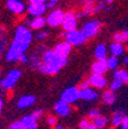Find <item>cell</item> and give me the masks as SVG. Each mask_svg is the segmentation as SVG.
<instances>
[{
    "instance_id": "obj_1",
    "label": "cell",
    "mask_w": 128,
    "mask_h": 129,
    "mask_svg": "<svg viewBox=\"0 0 128 129\" xmlns=\"http://www.w3.org/2000/svg\"><path fill=\"white\" fill-rule=\"evenodd\" d=\"M34 39L31 30L25 25H19L15 29L13 39L8 46V50L5 54V59L7 62H19L20 56L25 54L28 48L30 47Z\"/></svg>"
},
{
    "instance_id": "obj_2",
    "label": "cell",
    "mask_w": 128,
    "mask_h": 129,
    "mask_svg": "<svg viewBox=\"0 0 128 129\" xmlns=\"http://www.w3.org/2000/svg\"><path fill=\"white\" fill-rule=\"evenodd\" d=\"M23 72L20 68H12L9 72L1 78L0 82V88L3 91H11L15 88V85L17 84L20 80H21Z\"/></svg>"
},
{
    "instance_id": "obj_3",
    "label": "cell",
    "mask_w": 128,
    "mask_h": 129,
    "mask_svg": "<svg viewBox=\"0 0 128 129\" xmlns=\"http://www.w3.org/2000/svg\"><path fill=\"white\" fill-rule=\"evenodd\" d=\"M62 37L65 38L66 42H68L69 44H72L73 46H79L83 45L87 42L88 38L85 37V35L82 32V30H72V31H65L62 34Z\"/></svg>"
},
{
    "instance_id": "obj_4",
    "label": "cell",
    "mask_w": 128,
    "mask_h": 129,
    "mask_svg": "<svg viewBox=\"0 0 128 129\" xmlns=\"http://www.w3.org/2000/svg\"><path fill=\"white\" fill-rule=\"evenodd\" d=\"M82 32L85 35V37L90 39V38L96 37L101 30V22L99 20H90V21L85 22L81 28Z\"/></svg>"
},
{
    "instance_id": "obj_5",
    "label": "cell",
    "mask_w": 128,
    "mask_h": 129,
    "mask_svg": "<svg viewBox=\"0 0 128 129\" xmlns=\"http://www.w3.org/2000/svg\"><path fill=\"white\" fill-rule=\"evenodd\" d=\"M80 92H81L80 86H68V88H66L64 91L61 92L60 99L68 103V104H70V105L75 104L79 99H81Z\"/></svg>"
},
{
    "instance_id": "obj_6",
    "label": "cell",
    "mask_w": 128,
    "mask_h": 129,
    "mask_svg": "<svg viewBox=\"0 0 128 129\" xmlns=\"http://www.w3.org/2000/svg\"><path fill=\"white\" fill-rule=\"evenodd\" d=\"M65 17V13L61 9H52V11L48 13L47 17V25L51 28H58L62 24Z\"/></svg>"
},
{
    "instance_id": "obj_7",
    "label": "cell",
    "mask_w": 128,
    "mask_h": 129,
    "mask_svg": "<svg viewBox=\"0 0 128 129\" xmlns=\"http://www.w3.org/2000/svg\"><path fill=\"white\" fill-rule=\"evenodd\" d=\"M78 16H76V13L69 11L65 13V17L64 21H62L61 27L64 29V31H72V30H75L76 27H78Z\"/></svg>"
},
{
    "instance_id": "obj_8",
    "label": "cell",
    "mask_w": 128,
    "mask_h": 129,
    "mask_svg": "<svg viewBox=\"0 0 128 129\" xmlns=\"http://www.w3.org/2000/svg\"><path fill=\"white\" fill-rule=\"evenodd\" d=\"M89 82H90V85L92 88L97 89V90H103L109 85V81L105 77L104 75H99V74H93L91 73L88 77Z\"/></svg>"
},
{
    "instance_id": "obj_9",
    "label": "cell",
    "mask_w": 128,
    "mask_h": 129,
    "mask_svg": "<svg viewBox=\"0 0 128 129\" xmlns=\"http://www.w3.org/2000/svg\"><path fill=\"white\" fill-rule=\"evenodd\" d=\"M53 111L58 116H61V118H66L72 113V106L70 104L64 102V100H58V102L54 104Z\"/></svg>"
},
{
    "instance_id": "obj_10",
    "label": "cell",
    "mask_w": 128,
    "mask_h": 129,
    "mask_svg": "<svg viewBox=\"0 0 128 129\" xmlns=\"http://www.w3.org/2000/svg\"><path fill=\"white\" fill-rule=\"evenodd\" d=\"M6 8L15 15H21L25 11V5L21 0H7L6 1Z\"/></svg>"
},
{
    "instance_id": "obj_11",
    "label": "cell",
    "mask_w": 128,
    "mask_h": 129,
    "mask_svg": "<svg viewBox=\"0 0 128 129\" xmlns=\"http://www.w3.org/2000/svg\"><path fill=\"white\" fill-rule=\"evenodd\" d=\"M80 97L81 99L84 100V102H96L99 98V92L97 91V89L89 86V88L85 89H81Z\"/></svg>"
},
{
    "instance_id": "obj_12",
    "label": "cell",
    "mask_w": 128,
    "mask_h": 129,
    "mask_svg": "<svg viewBox=\"0 0 128 129\" xmlns=\"http://www.w3.org/2000/svg\"><path fill=\"white\" fill-rule=\"evenodd\" d=\"M72 44H69L68 42L64 40V42H60V43L56 44V46L53 47V51L56 52V54H58L59 56H62V58H68V55L72 52Z\"/></svg>"
},
{
    "instance_id": "obj_13",
    "label": "cell",
    "mask_w": 128,
    "mask_h": 129,
    "mask_svg": "<svg viewBox=\"0 0 128 129\" xmlns=\"http://www.w3.org/2000/svg\"><path fill=\"white\" fill-rule=\"evenodd\" d=\"M47 9L48 8H47V6H46V4H30V5L27 7L28 14L31 15L32 17L43 16Z\"/></svg>"
},
{
    "instance_id": "obj_14",
    "label": "cell",
    "mask_w": 128,
    "mask_h": 129,
    "mask_svg": "<svg viewBox=\"0 0 128 129\" xmlns=\"http://www.w3.org/2000/svg\"><path fill=\"white\" fill-rule=\"evenodd\" d=\"M36 98L34 94H24V96H21L16 102V106L20 110H25V108L31 107L32 105L36 103Z\"/></svg>"
},
{
    "instance_id": "obj_15",
    "label": "cell",
    "mask_w": 128,
    "mask_h": 129,
    "mask_svg": "<svg viewBox=\"0 0 128 129\" xmlns=\"http://www.w3.org/2000/svg\"><path fill=\"white\" fill-rule=\"evenodd\" d=\"M109 69L107 66L106 59H101V60H96L91 64V73L93 74H99V75H105Z\"/></svg>"
},
{
    "instance_id": "obj_16",
    "label": "cell",
    "mask_w": 128,
    "mask_h": 129,
    "mask_svg": "<svg viewBox=\"0 0 128 129\" xmlns=\"http://www.w3.org/2000/svg\"><path fill=\"white\" fill-rule=\"evenodd\" d=\"M126 114L122 110H117L112 113V116H111V124H112L113 128H118V127H121L123 120L126 119Z\"/></svg>"
},
{
    "instance_id": "obj_17",
    "label": "cell",
    "mask_w": 128,
    "mask_h": 129,
    "mask_svg": "<svg viewBox=\"0 0 128 129\" xmlns=\"http://www.w3.org/2000/svg\"><path fill=\"white\" fill-rule=\"evenodd\" d=\"M23 129H38V120L35 119L31 114H27L21 119Z\"/></svg>"
},
{
    "instance_id": "obj_18",
    "label": "cell",
    "mask_w": 128,
    "mask_h": 129,
    "mask_svg": "<svg viewBox=\"0 0 128 129\" xmlns=\"http://www.w3.org/2000/svg\"><path fill=\"white\" fill-rule=\"evenodd\" d=\"M100 97H101V102L104 103L105 105H113L117 102V93H115V91L111 90V89L105 90L101 93Z\"/></svg>"
},
{
    "instance_id": "obj_19",
    "label": "cell",
    "mask_w": 128,
    "mask_h": 129,
    "mask_svg": "<svg viewBox=\"0 0 128 129\" xmlns=\"http://www.w3.org/2000/svg\"><path fill=\"white\" fill-rule=\"evenodd\" d=\"M47 24V20L44 16H36L32 20H30V29L34 30H40Z\"/></svg>"
},
{
    "instance_id": "obj_20",
    "label": "cell",
    "mask_w": 128,
    "mask_h": 129,
    "mask_svg": "<svg viewBox=\"0 0 128 129\" xmlns=\"http://www.w3.org/2000/svg\"><path fill=\"white\" fill-rule=\"evenodd\" d=\"M109 50H110L111 55L118 56V58L121 56L123 53H125V46H123V44L122 43H118V42H113L112 44H110Z\"/></svg>"
},
{
    "instance_id": "obj_21",
    "label": "cell",
    "mask_w": 128,
    "mask_h": 129,
    "mask_svg": "<svg viewBox=\"0 0 128 129\" xmlns=\"http://www.w3.org/2000/svg\"><path fill=\"white\" fill-rule=\"evenodd\" d=\"M113 80L117 81V82H120L122 84L128 83V72L127 69H123V68H118L114 70L113 73Z\"/></svg>"
},
{
    "instance_id": "obj_22",
    "label": "cell",
    "mask_w": 128,
    "mask_h": 129,
    "mask_svg": "<svg viewBox=\"0 0 128 129\" xmlns=\"http://www.w3.org/2000/svg\"><path fill=\"white\" fill-rule=\"evenodd\" d=\"M43 62V59H42V55H40L39 53H37V52H34V53L30 55V59H29V66L30 68H31L32 70H37L39 69L40 64H42Z\"/></svg>"
},
{
    "instance_id": "obj_23",
    "label": "cell",
    "mask_w": 128,
    "mask_h": 129,
    "mask_svg": "<svg viewBox=\"0 0 128 129\" xmlns=\"http://www.w3.org/2000/svg\"><path fill=\"white\" fill-rule=\"evenodd\" d=\"M93 56L96 58V60L107 59V47H106V45L103 44V43H99L98 45L95 47Z\"/></svg>"
},
{
    "instance_id": "obj_24",
    "label": "cell",
    "mask_w": 128,
    "mask_h": 129,
    "mask_svg": "<svg viewBox=\"0 0 128 129\" xmlns=\"http://www.w3.org/2000/svg\"><path fill=\"white\" fill-rule=\"evenodd\" d=\"M92 123L98 129H105L107 127V124L111 123V118H109V116H106V115H101L100 114V115L97 116L96 119H93Z\"/></svg>"
},
{
    "instance_id": "obj_25",
    "label": "cell",
    "mask_w": 128,
    "mask_h": 129,
    "mask_svg": "<svg viewBox=\"0 0 128 129\" xmlns=\"http://www.w3.org/2000/svg\"><path fill=\"white\" fill-rule=\"evenodd\" d=\"M113 40L118 42V43H128V29L121 30V31H118L113 35Z\"/></svg>"
},
{
    "instance_id": "obj_26",
    "label": "cell",
    "mask_w": 128,
    "mask_h": 129,
    "mask_svg": "<svg viewBox=\"0 0 128 129\" xmlns=\"http://www.w3.org/2000/svg\"><path fill=\"white\" fill-rule=\"evenodd\" d=\"M106 61H107V66H109V69H111V70H115V69H118V67H119V58L118 56H114V55H111V56H109L106 59Z\"/></svg>"
},
{
    "instance_id": "obj_27",
    "label": "cell",
    "mask_w": 128,
    "mask_h": 129,
    "mask_svg": "<svg viewBox=\"0 0 128 129\" xmlns=\"http://www.w3.org/2000/svg\"><path fill=\"white\" fill-rule=\"evenodd\" d=\"M106 1H103V0H99V1H97L96 4H95V11H93V14H97L99 13V12L101 11H105L106 9Z\"/></svg>"
},
{
    "instance_id": "obj_28",
    "label": "cell",
    "mask_w": 128,
    "mask_h": 129,
    "mask_svg": "<svg viewBox=\"0 0 128 129\" xmlns=\"http://www.w3.org/2000/svg\"><path fill=\"white\" fill-rule=\"evenodd\" d=\"M99 115H100V111L97 107L90 108V110L88 111V113H87V116H88L90 120H93V119H96L97 116H99Z\"/></svg>"
},
{
    "instance_id": "obj_29",
    "label": "cell",
    "mask_w": 128,
    "mask_h": 129,
    "mask_svg": "<svg viewBox=\"0 0 128 129\" xmlns=\"http://www.w3.org/2000/svg\"><path fill=\"white\" fill-rule=\"evenodd\" d=\"M91 123H92V122H90V119H89L88 116H85V118H82L80 120V122H79V128L80 129H88Z\"/></svg>"
},
{
    "instance_id": "obj_30",
    "label": "cell",
    "mask_w": 128,
    "mask_h": 129,
    "mask_svg": "<svg viewBox=\"0 0 128 129\" xmlns=\"http://www.w3.org/2000/svg\"><path fill=\"white\" fill-rule=\"evenodd\" d=\"M46 123L47 126H50L51 128H54L56 126H58V119L56 115H48L46 118Z\"/></svg>"
},
{
    "instance_id": "obj_31",
    "label": "cell",
    "mask_w": 128,
    "mask_h": 129,
    "mask_svg": "<svg viewBox=\"0 0 128 129\" xmlns=\"http://www.w3.org/2000/svg\"><path fill=\"white\" fill-rule=\"evenodd\" d=\"M48 37V32L43 30V31H38L35 35V39L38 40V42H42V40H45L46 38Z\"/></svg>"
},
{
    "instance_id": "obj_32",
    "label": "cell",
    "mask_w": 128,
    "mask_h": 129,
    "mask_svg": "<svg viewBox=\"0 0 128 129\" xmlns=\"http://www.w3.org/2000/svg\"><path fill=\"white\" fill-rule=\"evenodd\" d=\"M6 45H7V38L5 37L4 32H1V39H0V53L1 54H4V52H5Z\"/></svg>"
},
{
    "instance_id": "obj_33",
    "label": "cell",
    "mask_w": 128,
    "mask_h": 129,
    "mask_svg": "<svg viewBox=\"0 0 128 129\" xmlns=\"http://www.w3.org/2000/svg\"><path fill=\"white\" fill-rule=\"evenodd\" d=\"M8 129H23V124H22L21 120L17 121H13L9 126H8Z\"/></svg>"
},
{
    "instance_id": "obj_34",
    "label": "cell",
    "mask_w": 128,
    "mask_h": 129,
    "mask_svg": "<svg viewBox=\"0 0 128 129\" xmlns=\"http://www.w3.org/2000/svg\"><path fill=\"white\" fill-rule=\"evenodd\" d=\"M43 113H44V111H43L42 108H36L35 111H32L31 115L34 116V118H35V119H37V120H39V119L43 116Z\"/></svg>"
},
{
    "instance_id": "obj_35",
    "label": "cell",
    "mask_w": 128,
    "mask_h": 129,
    "mask_svg": "<svg viewBox=\"0 0 128 129\" xmlns=\"http://www.w3.org/2000/svg\"><path fill=\"white\" fill-rule=\"evenodd\" d=\"M29 59H30V56H28L27 54H22L19 59V63H22V64L29 63Z\"/></svg>"
},
{
    "instance_id": "obj_36",
    "label": "cell",
    "mask_w": 128,
    "mask_h": 129,
    "mask_svg": "<svg viewBox=\"0 0 128 129\" xmlns=\"http://www.w3.org/2000/svg\"><path fill=\"white\" fill-rule=\"evenodd\" d=\"M79 86H80V89H85V88H89V86H91V85H90V82H89L88 78H85V80H83L82 82H81Z\"/></svg>"
},
{
    "instance_id": "obj_37",
    "label": "cell",
    "mask_w": 128,
    "mask_h": 129,
    "mask_svg": "<svg viewBox=\"0 0 128 129\" xmlns=\"http://www.w3.org/2000/svg\"><path fill=\"white\" fill-rule=\"evenodd\" d=\"M121 129H128V115L126 116V119L123 120L122 124H121Z\"/></svg>"
},
{
    "instance_id": "obj_38",
    "label": "cell",
    "mask_w": 128,
    "mask_h": 129,
    "mask_svg": "<svg viewBox=\"0 0 128 129\" xmlns=\"http://www.w3.org/2000/svg\"><path fill=\"white\" fill-rule=\"evenodd\" d=\"M46 0H29L30 4H45Z\"/></svg>"
},
{
    "instance_id": "obj_39",
    "label": "cell",
    "mask_w": 128,
    "mask_h": 129,
    "mask_svg": "<svg viewBox=\"0 0 128 129\" xmlns=\"http://www.w3.org/2000/svg\"><path fill=\"white\" fill-rule=\"evenodd\" d=\"M56 5H57V3H53V1H48V3L46 4V6H47L48 9H50V8H53Z\"/></svg>"
},
{
    "instance_id": "obj_40",
    "label": "cell",
    "mask_w": 128,
    "mask_h": 129,
    "mask_svg": "<svg viewBox=\"0 0 128 129\" xmlns=\"http://www.w3.org/2000/svg\"><path fill=\"white\" fill-rule=\"evenodd\" d=\"M82 5H84V4H88V3H95L96 0H79Z\"/></svg>"
},
{
    "instance_id": "obj_41",
    "label": "cell",
    "mask_w": 128,
    "mask_h": 129,
    "mask_svg": "<svg viewBox=\"0 0 128 129\" xmlns=\"http://www.w3.org/2000/svg\"><path fill=\"white\" fill-rule=\"evenodd\" d=\"M4 104H5V102H4V98L1 97V99H0V111L3 112V110H4Z\"/></svg>"
},
{
    "instance_id": "obj_42",
    "label": "cell",
    "mask_w": 128,
    "mask_h": 129,
    "mask_svg": "<svg viewBox=\"0 0 128 129\" xmlns=\"http://www.w3.org/2000/svg\"><path fill=\"white\" fill-rule=\"evenodd\" d=\"M122 63L125 64V66H128V55L123 56V59H122Z\"/></svg>"
},
{
    "instance_id": "obj_43",
    "label": "cell",
    "mask_w": 128,
    "mask_h": 129,
    "mask_svg": "<svg viewBox=\"0 0 128 129\" xmlns=\"http://www.w3.org/2000/svg\"><path fill=\"white\" fill-rule=\"evenodd\" d=\"M53 129H66L64 126H60V124H58V126H56Z\"/></svg>"
},
{
    "instance_id": "obj_44",
    "label": "cell",
    "mask_w": 128,
    "mask_h": 129,
    "mask_svg": "<svg viewBox=\"0 0 128 129\" xmlns=\"http://www.w3.org/2000/svg\"><path fill=\"white\" fill-rule=\"evenodd\" d=\"M88 129H98V128H97V127L95 126V124H93V123H91L90 126H89V128H88Z\"/></svg>"
},
{
    "instance_id": "obj_45",
    "label": "cell",
    "mask_w": 128,
    "mask_h": 129,
    "mask_svg": "<svg viewBox=\"0 0 128 129\" xmlns=\"http://www.w3.org/2000/svg\"><path fill=\"white\" fill-rule=\"evenodd\" d=\"M105 1H106L107 4H112L113 1H114V0H105Z\"/></svg>"
},
{
    "instance_id": "obj_46",
    "label": "cell",
    "mask_w": 128,
    "mask_h": 129,
    "mask_svg": "<svg viewBox=\"0 0 128 129\" xmlns=\"http://www.w3.org/2000/svg\"><path fill=\"white\" fill-rule=\"evenodd\" d=\"M47 1H53V3H58L59 0H47Z\"/></svg>"
}]
</instances>
